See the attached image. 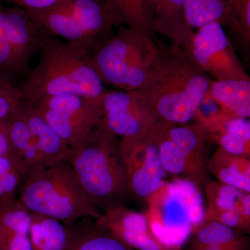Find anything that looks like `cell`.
I'll list each match as a JSON object with an SVG mask.
<instances>
[{"label": "cell", "mask_w": 250, "mask_h": 250, "mask_svg": "<svg viewBox=\"0 0 250 250\" xmlns=\"http://www.w3.org/2000/svg\"><path fill=\"white\" fill-rule=\"evenodd\" d=\"M213 81L185 49L172 42L162 47L147 80L132 92L158 123L186 125L200 111Z\"/></svg>", "instance_id": "cell-1"}, {"label": "cell", "mask_w": 250, "mask_h": 250, "mask_svg": "<svg viewBox=\"0 0 250 250\" xmlns=\"http://www.w3.org/2000/svg\"><path fill=\"white\" fill-rule=\"evenodd\" d=\"M40 52L37 65L21 88L24 101L35 104L62 94L103 97L106 89L90 52L53 36H49Z\"/></svg>", "instance_id": "cell-2"}, {"label": "cell", "mask_w": 250, "mask_h": 250, "mask_svg": "<svg viewBox=\"0 0 250 250\" xmlns=\"http://www.w3.org/2000/svg\"><path fill=\"white\" fill-rule=\"evenodd\" d=\"M119 143L95 126L70 147L67 157L88 200L102 213L124 205L129 193Z\"/></svg>", "instance_id": "cell-3"}, {"label": "cell", "mask_w": 250, "mask_h": 250, "mask_svg": "<svg viewBox=\"0 0 250 250\" xmlns=\"http://www.w3.org/2000/svg\"><path fill=\"white\" fill-rule=\"evenodd\" d=\"M162 47L155 36L121 25L90 53L104 85L134 91L144 84L161 57Z\"/></svg>", "instance_id": "cell-4"}, {"label": "cell", "mask_w": 250, "mask_h": 250, "mask_svg": "<svg viewBox=\"0 0 250 250\" xmlns=\"http://www.w3.org/2000/svg\"><path fill=\"white\" fill-rule=\"evenodd\" d=\"M17 196L30 213L53 218L67 227L81 219H98L103 213L88 200L67 160L24 177Z\"/></svg>", "instance_id": "cell-5"}, {"label": "cell", "mask_w": 250, "mask_h": 250, "mask_svg": "<svg viewBox=\"0 0 250 250\" xmlns=\"http://www.w3.org/2000/svg\"><path fill=\"white\" fill-rule=\"evenodd\" d=\"M147 202L146 215L153 233L170 248L182 250L205 222L200 189L187 179L167 182Z\"/></svg>", "instance_id": "cell-6"}, {"label": "cell", "mask_w": 250, "mask_h": 250, "mask_svg": "<svg viewBox=\"0 0 250 250\" xmlns=\"http://www.w3.org/2000/svg\"><path fill=\"white\" fill-rule=\"evenodd\" d=\"M27 11L50 35L62 37L90 53L114 34L113 28L120 26L107 0H64L49 9Z\"/></svg>", "instance_id": "cell-7"}, {"label": "cell", "mask_w": 250, "mask_h": 250, "mask_svg": "<svg viewBox=\"0 0 250 250\" xmlns=\"http://www.w3.org/2000/svg\"><path fill=\"white\" fill-rule=\"evenodd\" d=\"M159 158L167 174L181 176L199 189L208 182L206 147L209 141L205 126L157 123L153 127Z\"/></svg>", "instance_id": "cell-8"}, {"label": "cell", "mask_w": 250, "mask_h": 250, "mask_svg": "<svg viewBox=\"0 0 250 250\" xmlns=\"http://www.w3.org/2000/svg\"><path fill=\"white\" fill-rule=\"evenodd\" d=\"M51 36L27 10L0 1V76L27 78L31 59Z\"/></svg>", "instance_id": "cell-9"}, {"label": "cell", "mask_w": 250, "mask_h": 250, "mask_svg": "<svg viewBox=\"0 0 250 250\" xmlns=\"http://www.w3.org/2000/svg\"><path fill=\"white\" fill-rule=\"evenodd\" d=\"M34 104L70 147L93 129L103 115L102 97L62 94L47 97Z\"/></svg>", "instance_id": "cell-10"}, {"label": "cell", "mask_w": 250, "mask_h": 250, "mask_svg": "<svg viewBox=\"0 0 250 250\" xmlns=\"http://www.w3.org/2000/svg\"><path fill=\"white\" fill-rule=\"evenodd\" d=\"M153 127L123 138L119 143L128 192L146 202L167 182V173L161 164Z\"/></svg>", "instance_id": "cell-11"}, {"label": "cell", "mask_w": 250, "mask_h": 250, "mask_svg": "<svg viewBox=\"0 0 250 250\" xmlns=\"http://www.w3.org/2000/svg\"><path fill=\"white\" fill-rule=\"evenodd\" d=\"M197 29L183 48L210 78L250 80L221 24L210 23Z\"/></svg>", "instance_id": "cell-12"}, {"label": "cell", "mask_w": 250, "mask_h": 250, "mask_svg": "<svg viewBox=\"0 0 250 250\" xmlns=\"http://www.w3.org/2000/svg\"><path fill=\"white\" fill-rule=\"evenodd\" d=\"M102 103L103 115L96 126L117 137L139 134L158 123L132 91L106 90Z\"/></svg>", "instance_id": "cell-13"}, {"label": "cell", "mask_w": 250, "mask_h": 250, "mask_svg": "<svg viewBox=\"0 0 250 250\" xmlns=\"http://www.w3.org/2000/svg\"><path fill=\"white\" fill-rule=\"evenodd\" d=\"M95 222L134 250H182L164 244L153 233L146 213L129 209L124 205L103 212Z\"/></svg>", "instance_id": "cell-14"}, {"label": "cell", "mask_w": 250, "mask_h": 250, "mask_svg": "<svg viewBox=\"0 0 250 250\" xmlns=\"http://www.w3.org/2000/svg\"><path fill=\"white\" fill-rule=\"evenodd\" d=\"M213 141L227 152L237 155L250 156V123L246 118H238L225 112L208 117L201 112L196 117Z\"/></svg>", "instance_id": "cell-15"}, {"label": "cell", "mask_w": 250, "mask_h": 250, "mask_svg": "<svg viewBox=\"0 0 250 250\" xmlns=\"http://www.w3.org/2000/svg\"><path fill=\"white\" fill-rule=\"evenodd\" d=\"M46 164L67 160L70 147L48 124L34 104L24 101L18 107Z\"/></svg>", "instance_id": "cell-16"}, {"label": "cell", "mask_w": 250, "mask_h": 250, "mask_svg": "<svg viewBox=\"0 0 250 250\" xmlns=\"http://www.w3.org/2000/svg\"><path fill=\"white\" fill-rule=\"evenodd\" d=\"M153 16V32L170 39L184 47L194 34L185 19V0H150Z\"/></svg>", "instance_id": "cell-17"}, {"label": "cell", "mask_w": 250, "mask_h": 250, "mask_svg": "<svg viewBox=\"0 0 250 250\" xmlns=\"http://www.w3.org/2000/svg\"><path fill=\"white\" fill-rule=\"evenodd\" d=\"M5 122L14 154L22 163L25 177L48 167L18 108Z\"/></svg>", "instance_id": "cell-18"}, {"label": "cell", "mask_w": 250, "mask_h": 250, "mask_svg": "<svg viewBox=\"0 0 250 250\" xmlns=\"http://www.w3.org/2000/svg\"><path fill=\"white\" fill-rule=\"evenodd\" d=\"M68 229L65 250H135L89 218L81 219Z\"/></svg>", "instance_id": "cell-19"}, {"label": "cell", "mask_w": 250, "mask_h": 250, "mask_svg": "<svg viewBox=\"0 0 250 250\" xmlns=\"http://www.w3.org/2000/svg\"><path fill=\"white\" fill-rule=\"evenodd\" d=\"M218 182L250 192V156L237 155L218 147L207 163Z\"/></svg>", "instance_id": "cell-20"}, {"label": "cell", "mask_w": 250, "mask_h": 250, "mask_svg": "<svg viewBox=\"0 0 250 250\" xmlns=\"http://www.w3.org/2000/svg\"><path fill=\"white\" fill-rule=\"evenodd\" d=\"M208 94L220 104L222 111L238 118H250V80L213 81Z\"/></svg>", "instance_id": "cell-21"}, {"label": "cell", "mask_w": 250, "mask_h": 250, "mask_svg": "<svg viewBox=\"0 0 250 250\" xmlns=\"http://www.w3.org/2000/svg\"><path fill=\"white\" fill-rule=\"evenodd\" d=\"M68 227L53 218L31 213L29 230L33 250H65Z\"/></svg>", "instance_id": "cell-22"}, {"label": "cell", "mask_w": 250, "mask_h": 250, "mask_svg": "<svg viewBox=\"0 0 250 250\" xmlns=\"http://www.w3.org/2000/svg\"><path fill=\"white\" fill-rule=\"evenodd\" d=\"M208 211H239L250 215V192L219 182L204 186Z\"/></svg>", "instance_id": "cell-23"}, {"label": "cell", "mask_w": 250, "mask_h": 250, "mask_svg": "<svg viewBox=\"0 0 250 250\" xmlns=\"http://www.w3.org/2000/svg\"><path fill=\"white\" fill-rule=\"evenodd\" d=\"M191 241L203 246L235 250H250V237L216 221L205 222L192 234Z\"/></svg>", "instance_id": "cell-24"}, {"label": "cell", "mask_w": 250, "mask_h": 250, "mask_svg": "<svg viewBox=\"0 0 250 250\" xmlns=\"http://www.w3.org/2000/svg\"><path fill=\"white\" fill-rule=\"evenodd\" d=\"M184 14L191 29L218 22L231 29L232 23L226 0H185Z\"/></svg>", "instance_id": "cell-25"}, {"label": "cell", "mask_w": 250, "mask_h": 250, "mask_svg": "<svg viewBox=\"0 0 250 250\" xmlns=\"http://www.w3.org/2000/svg\"><path fill=\"white\" fill-rule=\"evenodd\" d=\"M120 26L134 28L155 36L150 0H107Z\"/></svg>", "instance_id": "cell-26"}, {"label": "cell", "mask_w": 250, "mask_h": 250, "mask_svg": "<svg viewBox=\"0 0 250 250\" xmlns=\"http://www.w3.org/2000/svg\"><path fill=\"white\" fill-rule=\"evenodd\" d=\"M24 177L22 163L14 153L0 156V204L17 195Z\"/></svg>", "instance_id": "cell-27"}, {"label": "cell", "mask_w": 250, "mask_h": 250, "mask_svg": "<svg viewBox=\"0 0 250 250\" xmlns=\"http://www.w3.org/2000/svg\"><path fill=\"white\" fill-rule=\"evenodd\" d=\"M226 3L232 23L231 29L247 48L250 43V0H226Z\"/></svg>", "instance_id": "cell-28"}, {"label": "cell", "mask_w": 250, "mask_h": 250, "mask_svg": "<svg viewBox=\"0 0 250 250\" xmlns=\"http://www.w3.org/2000/svg\"><path fill=\"white\" fill-rule=\"evenodd\" d=\"M24 101L21 88L0 76V122L7 119Z\"/></svg>", "instance_id": "cell-29"}, {"label": "cell", "mask_w": 250, "mask_h": 250, "mask_svg": "<svg viewBox=\"0 0 250 250\" xmlns=\"http://www.w3.org/2000/svg\"><path fill=\"white\" fill-rule=\"evenodd\" d=\"M0 250H33L29 233L0 234Z\"/></svg>", "instance_id": "cell-30"}, {"label": "cell", "mask_w": 250, "mask_h": 250, "mask_svg": "<svg viewBox=\"0 0 250 250\" xmlns=\"http://www.w3.org/2000/svg\"><path fill=\"white\" fill-rule=\"evenodd\" d=\"M5 121L0 122V156L14 153Z\"/></svg>", "instance_id": "cell-31"}, {"label": "cell", "mask_w": 250, "mask_h": 250, "mask_svg": "<svg viewBox=\"0 0 250 250\" xmlns=\"http://www.w3.org/2000/svg\"><path fill=\"white\" fill-rule=\"evenodd\" d=\"M188 250H235L231 249H227V248H217V247H212L208 246H203V245L198 244L192 241L190 242L188 249Z\"/></svg>", "instance_id": "cell-32"}]
</instances>
